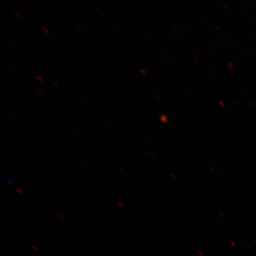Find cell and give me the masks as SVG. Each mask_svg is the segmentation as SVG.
Wrapping results in <instances>:
<instances>
[{
	"label": "cell",
	"instance_id": "cell-1",
	"mask_svg": "<svg viewBox=\"0 0 256 256\" xmlns=\"http://www.w3.org/2000/svg\"><path fill=\"white\" fill-rule=\"evenodd\" d=\"M14 14H16V16H18V18H21V14H20V12H18V10H15Z\"/></svg>",
	"mask_w": 256,
	"mask_h": 256
},
{
	"label": "cell",
	"instance_id": "cell-2",
	"mask_svg": "<svg viewBox=\"0 0 256 256\" xmlns=\"http://www.w3.org/2000/svg\"><path fill=\"white\" fill-rule=\"evenodd\" d=\"M14 177H12L8 179L7 182V184L8 185L12 184V180H14Z\"/></svg>",
	"mask_w": 256,
	"mask_h": 256
},
{
	"label": "cell",
	"instance_id": "cell-3",
	"mask_svg": "<svg viewBox=\"0 0 256 256\" xmlns=\"http://www.w3.org/2000/svg\"><path fill=\"white\" fill-rule=\"evenodd\" d=\"M16 191H17L18 193L20 194H24L23 191H22V190H20V188H17V190H16Z\"/></svg>",
	"mask_w": 256,
	"mask_h": 256
},
{
	"label": "cell",
	"instance_id": "cell-4",
	"mask_svg": "<svg viewBox=\"0 0 256 256\" xmlns=\"http://www.w3.org/2000/svg\"><path fill=\"white\" fill-rule=\"evenodd\" d=\"M42 30H44V32H46V34L48 33V31L47 30H46V28L42 27Z\"/></svg>",
	"mask_w": 256,
	"mask_h": 256
},
{
	"label": "cell",
	"instance_id": "cell-5",
	"mask_svg": "<svg viewBox=\"0 0 256 256\" xmlns=\"http://www.w3.org/2000/svg\"><path fill=\"white\" fill-rule=\"evenodd\" d=\"M38 91L39 92H40V94H43V92L40 91V89H38Z\"/></svg>",
	"mask_w": 256,
	"mask_h": 256
},
{
	"label": "cell",
	"instance_id": "cell-6",
	"mask_svg": "<svg viewBox=\"0 0 256 256\" xmlns=\"http://www.w3.org/2000/svg\"><path fill=\"white\" fill-rule=\"evenodd\" d=\"M36 78L38 79H39L40 80V81H41V79L40 78V76H36Z\"/></svg>",
	"mask_w": 256,
	"mask_h": 256
}]
</instances>
